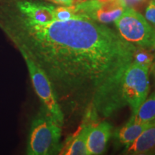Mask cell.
<instances>
[{"mask_svg": "<svg viewBox=\"0 0 155 155\" xmlns=\"http://www.w3.org/2000/svg\"><path fill=\"white\" fill-rule=\"evenodd\" d=\"M155 147V121L139 136L132 144L127 147V152L132 154H141L150 152Z\"/></svg>", "mask_w": 155, "mask_h": 155, "instance_id": "10", "label": "cell"}, {"mask_svg": "<svg viewBox=\"0 0 155 155\" xmlns=\"http://www.w3.org/2000/svg\"><path fill=\"white\" fill-rule=\"evenodd\" d=\"M120 1L126 7L135 9L136 7H139L141 4L145 2L147 0H120Z\"/></svg>", "mask_w": 155, "mask_h": 155, "instance_id": "16", "label": "cell"}, {"mask_svg": "<svg viewBox=\"0 0 155 155\" xmlns=\"http://www.w3.org/2000/svg\"><path fill=\"white\" fill-rule=\"evenodd\" d=\"M54 20L65 21L71 19L82 17L77 15L74 5L55 7L53 10Z\"/></svg>", "mask_w": 155, "mask_h": 155, "instance_id": "13", "label": "cell"}, {"mask_svg": "<svg viewBox=\"0 0 155 155\" xmlns=\"http://www.w3.org/2000/svg\"><path fill=\"white\" fill-rule=\"evenodd\" d=\"M15 9L25 18L38 23H47L54 20L55 6L39 2L22 0L15 4Z\"/></svg>", "mask_w": 155, "mask_h": 155, "instance_id": "8", "label": "cell"}, {"mask_svg": "<svg viewBox=\"0 0 155 155\" xmlns=\"http://www.w3.org/2000/svg\"><path fill=\"white\" fill-rule=\"evenodd\" d=\"M111 125L106 121H94L88 131L86 140L87 152L89 155L101 154L105 150L111 133Z\"/></svg>", "mask_w": 155, "mask_h": 155, "instance_id": "9", "label": "cell"}, {"mask_svg": "<svg viewBox=\"0 0 155 155\" xmlns=\"http://www.w3.org/2000/svg\"><path fill=\"white\" fill-rule=\"evenodd\" d=\"M28 68L32 86L42 106L49 111L58 124L63 125L65 114L58 101L53 87L47 75L28 56L22 55Z\"/></svg>", "mask_w": 155, "mask_h": 155, "instance_id": "5", "label": "cell"}, {"mask_svg": "<svg viewBox=\"0 0 155 155\" xmlns=\"http://www.w3.org/2000/svg\"><path fill=\"white\" fill-rule=\"evenodd\" d=\"M150 124H137L129 121L124 127L120 129L118 134L119 141L121 144L129 147L138 138L139 136L150 126Z\"/></svg>", "mask_w": 155, "mask_h": 155, "instance_id": "12", "label": "cell"}, {"mask_svg": "<svg viewBox=\"0 0 155 155\" xmlns=\"http://www.w3.org/2000/svg\"><path fill=\"white\" fill-rule=\"evenodd\" d=\"M0 27L47 75L64 113L109 116L123 107L121 83L137 47L102 23L78 17L38 23L0 9Z\"/></svg>", "mask_w": 155, "mask_h": 155, "instance_id": "1", "label": "cell"}, {"mask_svg": "<svg viewBox=\"0 0 155 155\" xmlns=\"http://www.w3.org/2000/svg\"><path fill=\"white\" fill-rule=\"evenodd\" d=\"M48 1L58 4V5H62L63 6H71L73 5L74 0H48Z\"/></svg>", "mask_w": 155, "mask_h": 155, "instance_id": "17", "label": "cell"}, {"mask_svg": "<svg viewBox=\"0 0 155 155\" xmlns=\"http://www.w3.org/2000/svg\"><path fill=\"white\" fill-rule=\"evenodd\" d=\"M145 17L155 28V0H151L145 11Z\"/></svg>", "mask_w": 155, "mask_h": 155, "instance_id": "15", "label": "cell"}, {"mask_svg": "<svg viewBox=\"0 0 155 155\" xmlns=\"http://www.w3.org/2000/svg\"><path fill=\"white\" fill-rule=\"evenodd\" d=\"M150 68L133 61L122 77L120 90L122 105L131 108L132 116L137 113L148 95Z\"/></svg>", "mask_w": 155, "mask_h": 155, "instance_id": "4", "label": "cell"}, {"mask_svg": "<svg viewBox=\"0 0 155 155\" xmlns=\"http://www.w3.org/2000/svg\"><path fill=\"white\" fill-rule=\"evenodd\" d=\"M114 23L126 41L138 48L155 49V28L134 9L126 8Z\"/></svg>", "mask_w": 155, "mask_h": 155, "instance_id": "3", "label": "cell"}, {"mask_svg": "<svg viewBox=\"0 0 155 155\" xmlns=\"http://www.w3.org/2000/svg\"><path fill=\"white\" fill-rule=\"evenodd\" d=\"M73 5L78 15L104 25L115 22L127 8L120 0H85Z\"/></svg>", "mask_w": 155, "mask_h": 155, "instance_id": "6", "label": "cell"}, {"mask_svg": "<svg viewBox=\"0 0 155 155\" xmlns=\"http://www.w3.org/2000/svg\"><path fill=\"white\" fill-rule=\"evenodd\" d=\"M61 127L49 111L42 106L31 123L27 154L50 155L59 153L61 147Z\"/></svg>", "mask_w": 155, "mask_h": 155, "instance_id": "2", "label": "cell"}, {"mask_svg": "<svg viewBox=\"0 0 155 155\" xmlns=\"http://www.w3.org/2000/svg\"><path fill=\"white\" fill-rule=\"evenodd\" d=\"M155 119V92L142 103L129 121L137 124H150Z\"/></svg>", "mask_w": 155, "mask_h": 155, "instance_id": "11", "label": "cell"}, {"mask_svg": "<svg viewBox=\"0 0 155 155\" xmlns=\"http://www.w3.org/2000/svg\"><path fill=\"white\" fill-rule=\"evenodd\" d=\"M152 59V55L149 53L148 50L137 47L134 54V61L150 67Z\"/></svg>", "mask_w": 155, "mask_h": 155, "instance_id": "14", "label": "cell"}, {"mask_svg": "<svg viewBox=\"0 0 155 155\" xmlns=\"http://www.w3.org/2000/svg\"><path fill=\"white\" fill-rule=\"evenodd\" d=\"M155 121V119H154V121Z\"/></svg>", "mask_w": 155, "mask_h": 155, "instance_id": "18", "label": "cell"}, {"mask_svg": "<svg viewBox=\"0 0 155 155\" xmlns=\"http://www.w3.org/2000/svg\"><path fill=\"white\" fill-rule=\"evenodd\" d=\"M83 124L78 129L69 136L61 145L59 154L63 155H86L88 154L86 148V140L88 131L92 124L96 121L91 116L86 114Z\"/></svg>", "mask_w": 155, "mask_h": 155, "instance_id": "7", "label": "cell"}]
</instances>
